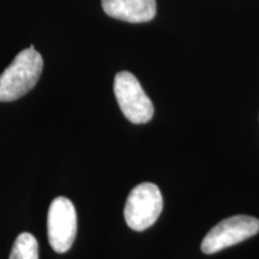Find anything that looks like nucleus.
Masks as SVG:
<instances>
[{"label": "nucleus", "mask_w": 259, "mask_h": 259, "mask_svg": "<svg viewBox=\"0 0 259 259\" xmlns=\"http://www.w3.org/2000/svg\"><path fill=\"white\" fill-rule=\"evenodd\" d=\"M44 69V59L34 46L18 53L0 74V101L21 99L36 85Z\"/></svg>", "instance_id": "1"}, {"label": "nucleus", "mask_w": 259, "mask_h": 259, "mask_svg": "<svg viewBox=\"0 0 259 259\" xmlns=\"http://www.w3.org/2000/svg\"><path fill=\"white\" fill-rule=\"evenodd\" d=\"M163 209L161 191L155 184L142 183L135 187L126 199L124 218L127 226L142 232L157 221Z\"/></svg>", "instance_id": "2"}, {"label": "nucleus", "mask_w": 259, "mask_h": 259, "mask_svg": "<svg viewBox=\"0 0 259 259\" xmlns=\"http://www.w3.org/2000/svg\"><path fill=\"white\" fill-rule=\"evenodd\" d=\"M114 94L122 114L134 124H145L154 115V105L138 79L128 71L116 73Z\"/></svg>", "instance_id": "3"}, {"label": "nucleus", "mask_w": 259, "mask_h": 259, "mask_svg": "<svg viewBox=\"0 0 259 259\" xmlns=\"http://www.w3.org/2000/svg\"><path fill=\"white\" fill-rule=\"evenodd\" d=\"M259 232V220L252 216L238 215L218 223L203 239L200 248L205 254L231 247Z\"/></svg>", "instance_id": "4"}, {"label": "nucleus", "mask_w": 259, "mask_h": 259, "mask_svg": "<svg viewBox=\"0 0 259 259\" xmlns=\"http://www.w3.org/2000/svg\"><path fill=\"white\" fill-rule=\"evenodd\" d=\"M47 233L51 247L58 253L71 248L77 233V213L66 197H57L51 203L47 216Z\"/></svg>", "instance_id": "5"}, {"label": "nucleus", "mask_w": 259, "mask_h": 259, "mask_svg": "<svg viewBox=\"0 0 259 259\" xmlns=\"http://www.w3.org/2000/svg\"><path fill=\"white\" fill-rule=\"evenodd\" d=\"M101 3L109 17L130 23L150 22L156 16V0H102Z\"/></svg>", "instance_id": "6"}, {"label": "nucleus", "mask_w": 259, "mask_h": 259, "mask_svg": "<svg viewBox=\"0 0 259 259\" xmlns=\"http://www.w3.org/2000/svg\"><path fill=\"white\" fill-rule=\"evenodd\" d=\"M9 259H38V244L30 233L19 234L12 246Z\"/></svg>", "instance_id": "7"}]
</instances>
